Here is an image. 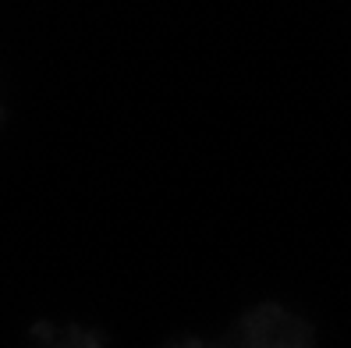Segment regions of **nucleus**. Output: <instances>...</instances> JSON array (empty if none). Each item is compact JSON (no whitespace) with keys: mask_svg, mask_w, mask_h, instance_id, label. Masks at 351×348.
I'll list each match as a JSON object with an SVG mask.
<instances>
[]
</instances>
